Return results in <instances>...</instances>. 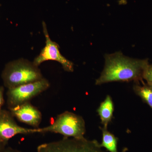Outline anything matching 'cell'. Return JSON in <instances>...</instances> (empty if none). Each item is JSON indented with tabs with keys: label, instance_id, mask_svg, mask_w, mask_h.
Segmentation results:
<instances>
[{
	"label": "cell",
	"instance_id": "3",
	"mask_svg": "<svg viewBox=\"0 0 152 152\" xmlns=\"http://www.w3.org/2000/svg\"><path fill=\"white\" fill-rule=\"evenodd\" d=\"M38 133L51 132L61 134L65 137L84 138L86 124L83 117L72 112L65 111L58 115L51 124L38 128Z\"/></svg>",
	"mask_w": 152,
	"mask_h": 152
},
{
	"label": "cell",
	"instance_id": "14",
	"mask_svg": "<svg viewBox=\"0 0 152 152\" xmlns=\"http://www.w3.org/2000/svg\"><path fill=\"white\" fill-rule=\"evenodd\" d=\"M6 143H7L3 141L2 140L0 139V152L3 151L4 146L6 145Z\"/></svg>",
	"mask_w": 152,
	"mask_h": 152
},
{
	"label": "cell",
	"instance_id": "12",
	"mask_svg": "<svg viewBox=\"0 0 152 152\" xmlns=\"http://www.w3.org/2000/svg\"><path fill=\"white\" fill-rule=\"evenodd\" d=\"M143 79L146 81L147 84L152 87V65L149 64L145 69Z\"/></svg>",
	"mask_w": 152,
	"mask_h": 152
},
{
	"label": "cell",
	"instance_id": "6",
	"mask_svg": "<svg viewBox=\"0 0 152 152\" xmlns=\"http://www.w3.org/2000/svg\"><path fill=\"white\" fill-rule=\"evenodd\" d=\"M42 26L44 35L46 38L45 46L42 50L40 54L34 59L33 64L38 66L46 61H54L60 63L65 71L68 72H73V63L66 58L61 53L59 46L51 39L48 33L46 25L44 22L42 23Z\"/></svg>",
	"mask_w": 152,
	"mask_h": 152
},
{
	"label": "cell",
	"instance_id": "11",
	"mask_svg": "<svg viewBox=\"0 0 152 152\" xmlns=\"http://www.w3.org/2000/svg\"><path fill=\"white\" fill-rule=\"evenodd\" d=\"M141 86L138 83L135 84L133 90L135 93L141 98L152 110V87L145 83Z\"/></svg>",
	"mask_w": 152,
	"mask_h": 152
},
{
	"label": "cell",
	"instance_id": "4",
	"mask_svg": "<svg viewBox=\"0 0 152 152\" xmlns=\"http://www.w3.org/2000/svg\"><path fill=\"white\" fill-rule=\"evenodd\" d=\"M37 152H104L96 140L64 137L59 140L41 144L37 148Z\"/></svg>",
	"mask_w": 152,
	"mask_h": 152
},
{
	"label": "cell",
	"instance_id": "8",
	"mask_svg": "<svg viewBox=\"0 0 152 152\" xmlns=\"http://www.w3.org/2000/svg\"><path fill=\"white\" fill-rule=\"evenodd\" d=\"M10 110L12 115L19 121L31 126L34 129L39 128L42 121V113L30 102Z\"/></svg>",
	"mask_w": 152,
	"mask_h": 152
},
{
	"label": "cell",
	"instance_id": "2",
	"mask_svg": "<svg viewBox=\"0 0 152 152\" xmlns=\"http://www.w3.org/2000/svg\"><path fill=\"white\" fill-rule=\"evenodd\" d=\"M43 78L38 66L23 59L7 64L2 74L4 85L8 89L37 81Z\"/></svg>",
	"mask_w": 152,
	"mask_h": 152
},
{
	"label": "cell",
	"instance_id": "5",
	"mask_svg": "<svg viewBox=\"0 0 152 152\" xmlns=\"http://www.w3.org/2000/svg\"><path fill=\"white\" fill-rule=\"evenodd\" d=\"M50 83L43 78L39 80L8 89L7 103L9 109L20 105L43 92L50 87Z\"/></svg>",
	"mask_w": 152,
	"mask_h": 152
},
{
	"label": "cell",
	"instance_id": "16",
	"mask_svg": "<svg viewBox=\"0 0 152 152\" xmlns=\"http://www.w3.org/2000/svg\"><path fill=\"white\" fill-rule=\"evenodd\" d=\"M0 6H1V4H0Z\"/></svg>",
	"mask_w": 152,
	"mask_h": 152
},
{
	"label": "cell",
	"instance_id": "9",
	"mask_svg": "<svg viewBox=\"0 0 152 152\" xmlns=\"http://www.w3.org/2000/svg\"><path fill=\"white\" fill-rule=\"evenodd\" d=\"M114 110V104L111 97L107 95L97 110L100 118L101 123L105 129H107L108 125L111 122Z\"/></svg>",
	"mask_w": 152,
	"mask_h": 152
},
{
	"label": "cell",
	"instance_id": "15",
	"mask_svg": "<svg viewBox=\"0 0 152 152\" xmlns=\"http://www.w3.org/2000/svg\"><path fill=\"white\" fill-rule=\"evenodd\" d=\"M1 152H20L19 151H17V150H15L9 148L5 150H3L2 151H1Z\"/></svg>",
	"mask_w": 152,
	"mask_h": 152
},
{
	"label": "cell",
	"instance_id": "10",
	"mask_svg": "<svg viewBox=\"0 0 152 152\" xmlns=\"http://www.w3.org/2000/svg\"><path fill=\"white\" fill-rule=\"evenodd\" d=\"M102 133V143L100 144L101 148H105L110 152H118V138L113 134L110 132L107 129L101 128Z\"/></svg>",
	"mask_w": 152,
	"mask_h": 152
},
{
	"label": "cell",
	"instance_id": "1",
	"mask_svg": "<svg viewBox=\"0 0 152 152\" xmlns=\"http://www.w3.org/2000/svg\"><path fill=\"white\" fill-rule=\"evenodd\" d=\"M105 66L96 85L113 82L136 83L143 81L145 69L149 64L148 59H136L126 57L121 52L105 56Z\"/></svg>",
	"mask_w": 152,
	"mask_h": 152
},
{
	"label": "cell",
	"instance_id": "13",
	"mask_svg": "<svg viewBox=\"0 0 152 152\" xmlns=\"http://www.w3.org/2000/svg\"><path fill=\"white\" fill-rule=\"evenodd\" d=\"M4 87L0 86V110H1L2 107L4 103Z\"/></svg>",
	"mask_w": 152,
	"mask_h": 152
},
{
	"label": "cell",
	"instance_id": "7",
	"mask_svg": "<svg viewBox=\"0 0 152 152\" xmlns=\"http://www.w3.org/2000/svg\"><path fill=\"white\" fill-rule=\"evenodd\" d=\"M10 112L0 110V139L7 143L14 136L38 133L37 129H28L17 124Z\"/></svg>",
	"mask_w": 152,
	"mask_h": 152
}]
</instances>
